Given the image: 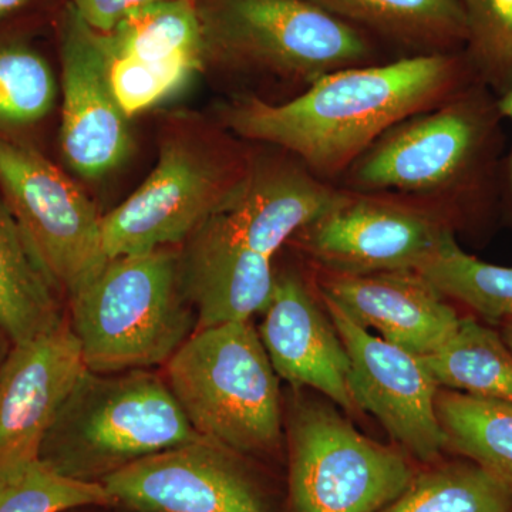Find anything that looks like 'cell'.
<instances>
[{
	"label": "cell",
	"instance_id": "cell-15",
	"mask_svg": "<svg viewBox=\"0 0 512 512\" xmlns=\"http://www.w3.org/2000/svg\"><path fill=\"white\" fill-rule=\"evenodd\" d=\"M318 272L320 295L380 338L426 357L456 332L460 316L446 296L417 271L373 274Z\"/></svg>",
	"mask_w": 512,
	"mask_h": 512
},
{
	"label": "cell",
	"instance_id": "cell-1",
	"mask_svg": "<svg viewBox=\"0 0 512 512\" xmlns=\"http://www.w3.org/2000/svg\"><path fill=\"white\" fill-rule=\"evenodd\" d=\"M476 82L464 52L413 55L336 70L282 103L242 97L222 121L235 136L281 148L335 184L390 128Z\"/></svg>",
	"mask_w": 512,
	"mask_h": 512
},
{
	"label": "cell",
	"instance_id": "cell-21",
	"mask_svg": "<svg viewBox=\"0 0 512 512\" xmlns=\"http://www.w3.org/2000/svg\"><path fill=\"white\" fill-rule=\"evenodd\" d=\"M114 53L147 63H181L201 69L204 37L195 0H163L128 15L104 33Z\"/></svg>",
	"mask_w": 512,
	"mask_h": 512
},
{
	"label": "cell",
	"instance_id": "cell-9",
	"mask_svg": "<svg viewBox=\"0 0 512 512\" xmlns=\"http://www.w3.org/2000/svg\"><path fill=\"white\" fill-rule=\"evenodd\" d=\"M0 194L50 281L72 298L109 262L101 217L83 191L40 151L0 137Z\"/></svg>",
	"mask_w": 512,
	"mask_h": 512
},
{
	"label": "cell",
	"instance_id": "cell-12",
	"mask_svg": "<svg viewBox=\"0 0 512 512\" xmlns=\"http://www.w3.org/2000/svg\"><path fill=\"white\" fill-rule=\"evenodd\" d=\"M241 454L201 436L134 461L100 481L138 512H268Z\"/></svg>",
	"mask_w": 512,
	"mask_h": 512
},
{
	"label": "cell",
	"instance_id": "cell-8",
	"mask_svg": "<svg viewBox=\"0 0 512 512\" xmlns=\"http://www.w3.org/2000/svg\"><path fill=\"white\" fill-rule=\"evenodd\" d=\"M457 229L456 220L431 202L339 187L326 210L292 239L316 268L373 274L417 271Z\"/></svg>",
	"mask_w": 512,
	"mask_h": 512
},
{
	"label": "cell",
	"instance_id": "cell-27",
	"mask_svg": "<svg viewBox=\"0 0 512 512\" xmlns=\"http://www.w3.org/2000/svg\"><path fill=\"white\" fill-rule=\"evenodd\" d=\"M467 18L464 47L478 82L495 96L512 87V0H461Z\"/></svg>",
	"mask_w": 512,
	"mask_h": 512
},
{
	"label": "cell",
	"instance_id": "cell-10",
	"mask_svg": "<svg viewBox=\"0 0 512 512\" xmlns=\"http://www.w3.org/2000/svg\"><path fill=\"white\" fill-rule=\"evenodd\" d=\"M414 476L402 451L356 430L325 404L299 407L291 424L295 512H377Z\"/></svg>",
	"mask_w": 512,
	"mask_h": 512
},
{
	"label": "cell",
	"instance_id": "cell-33",
	"mask_svg": "<svg viewBox=\"0 0 512 512\" xmlns=\"http://www.w3.org/2000/svg\"><path fill=\"white\" fill-rule=\"evenodd\" d=\"M0 336H5V333L2 332V329H0ZM6 338V336H5Z\"/></svg>",
	"mask_w": 512,
	"mask_h": 512
},
{
	"label": "cell",
	"instance_id": "cell-13",
	"mask_svg": "<svg viewBox=\"0 0 512 512\" xmlns=\"http://www.w3.org/2000/svg\"><path fill=\"white\" fill-rule=\"evenodd\" d=\"M62 121L60 151L70 170L97 180L120 167L133 148L128 117L109 83L103 33L87 26L67 3L60 18Z\"/></svg>",
	"mask_w": 512,
	"mask_h": 512
},
{
	"label": "cell",
	"instance_id": "cell-3",
	"mask_svg": "<svg viewBox=\"0 0 512 512\" xmlns=\"http://www.w3.org/2000/svg\"><path fill=\"white\" fill-rule=\"evenodd\" d=\"M69 301L70 326L94 373L165 365L197 329L180 254L170 248L109 259Z\"/></svg>",
	"mask_w": 512,
	"mask_h": 512
},
{
	"label": "cell",
	"instance_id": "cell-30",
	"mask_svg": "<svg viewBox=\"0 0 512 512\" xmlns=\"http://www.w3.org/2000/svg\"><path fill=\"white\" fill-rule=\"evenodd\" d=\"M497 103L503 119L512 121V87L498 97ZM501 214L512 225V148L507 158H504L501 174Z\"/></svg>",
	"mask_w": 512,
	"mask_h": 512
},
{
	"label": "cell",
	"instance_id": "cell-31",
	"mask_svg": "<svg viewBox=\"0 0 512 512\" xmlns=\"http://www.w3.org/2000/svg\"><path fill=\"white\" fill-rule=\"evenodd\" d=\"M32 0H0V20L15 15L16 12L26 8Z\"/></svg>",
	"mask_w": 512,
	"mask_h": 512
},
{
	"label": "cell",
	"instance_id": "cell-25",
	"mask_svg": "<svg viewBox=\"0 0 512 512\" xmlns=\"http://www.w3.org/2000/svg\"><path fill=\"white\" fill-rule=\"evenodd\" d=\"M59 96L46 57L19 37H0V137L15 138L45 120Z\"/></svg>",
	"mask_w": 512,
	"mask_h": 512
},
{
	"label": "cell",
	"instance_id": "cell-17",
	"mask_svg": "<svg viewBox=\"0 0 512 512\" xmlns=\"http://www.w3.org/2000/svg\"><path fill=\"white\" fill-rule=\"evenodd\" d=\"M184 242L180 278L197 318L195 330L247 322L265 312L275 285L272 258L232 237L212 215Z\"/></svg>",
	"mask_w": 512,
	"mask_h": 512
},
{
	"label": "cell",
	"instance_id": "cell-2",
	"mask_svg": "<svg viewBox=\"0 0 512 512\" xmlns=\"http://www.w3.org/2000/svg\"><path fill=\"white\" fill-rule=\"evenodd\" d=\"M497 100L484 84H471L390 128L336 185L431 202L458 229L485 224L501 211L504 119Z\"/></svg>",
	"mask_w": 512,
	"mask_h": 512
},
{
	"label": "cell",
	"instance_id": "cell-32",
	"mask_svg": "<svg viewBox=\"0 0 512 512\" xmlns=\"http://www.w3.org/2000/svg\"><path fill=\"white\" fill-rule=\"evenodd\" d=\"M501 336L504 342L507 343L508 348L512 350V320H504L501 322Z\"/></svg>",
	"mask_w": 512,
	"mask_h": 512
},
{
	"label": "cell",
	"instance_id": "cell-4",
	"mask_svg": "<svg viewBox=\"0 0 512 512\" xmlns=\"http://www.w3.org/2000/svg\"><path fill=\"white\" fill-rule=\"evenodd\" d=\"M165 380L146 370L89 369L47 431L39 458L63 476L97 481L200 439Z\"/></svg>",
	"mask_w": 512,
	"mask_h": 512
},
{
	"label": "cell",
	"instance_id": "cell-20",
	"mask_svg": "<svg viewBox=\"0 0 512 512\" xmlns=\"http://www.w3.org/2000/svg\"><path fill=\"white\" fill-rule=\"evenodd\" d=\"M423 359L440 389L512 404V350L476 319H461L454 335Z\"/></svg>",
	"mask_w": 512,
	"mask_h": 512
},
{
	"label": "cell",
	"instance_id": "cell-5",
	"mask_svg": "<svg viewBox=\"0 0 512 512\" xmlns=\"http://www.w3.org/2000/svg\"><path fill=\"white\" fill-rule=\"evenodd\" d=\"M165 383L201 436L239 454L281 440L278 375L252 323L198 329L165 363Z\"/></svg>",
	"mask_w": 512,
	"mask_h": 512
},
{
	"label": "cell",
	"instance_id": "cell-7",
	"mask_svg": "<svg viewBox=\"0 0 512 512\" xmlns=\"http://www.w3.org/2000/svg\"><path fill=\"white\" fill-rule=\"evenodd\" d=\"M254 154L222 136H170L154 170L123 204L101 217L107 258L184 242L247 180Z\"/></svg>",
	"mask_w": 512,
	"mask_h": 512
},
{
	"label": "cell",
	"instance_id": "cell-23",
	"mask_svg": "<svg viewBox=\"0 0 512 512\" xmlns=\"http://www.w3.org/2000/svg\"><path fill=\"white\" fill-rule=\"evenodd\" d=\"M377 512H512V490L466 458L413 476L403 493Z\"/></svg>",
	"mask_w": 512,
	"mask_h": 512
},
{
	"label": "cell",
	"instance_id": "cell-22",
	"mask_svg": "<svg viewBox=\"0 0 512 512\" xmlns=\"http://www.w3.org/2000/svg\"><path fill=\"white\" fill-rule=\"evenodd\" d=\"M436 412L447 448L484 467L512 490V404L440 389Z\"/></svg>",
	"mask_w": 512,
	"mask_h": 512
},
{
	"label": "cell",
	"instance_id": "cell-18",
	"mask_svg": "<svg viewBox=\"0 0 512 512\" xmlns=\"http://www.w3.org/2000/svg\"><path fill=\"white\" fill-rule=\"evenodd\" d=\"M343 22L387 37L416 55L464 52L461 0H311Z\"/></svg>",
	"mask_w": 512,
	"mask_h": 512
},
{
	"label": "cell",
	"instance_id": "cell-28",
	"mask_svg": "<svg viewBox=\"0 0 512 512\" xmlns=\"http://www.w3.org/2000/svg\"><path fill=\"white\" fill-rule=\"evenodd\" d=\"M104 43L109 56L107 73L111 92L128 119L173 96L200 70L190 64L141 62L114 53L106 35Z\"/></svg>",
	"mask_w": 512,
	"mask_h": 512
},
{
	"label": "cell",
	"instance_id": "cell-14",
	"mask_svg": "<svg viewBox=\"0 0 512 512\" xmlns=\"http://www.w3.org/2000/svg\"><path fill=\"white\" fill-rule=\"evenodd\" d=\"M87 367L69 322L10 345L0 362V468L39 458L57 414Z\"/></svg>",
	"mask_w": 512,
	"mask_h": 512
},
{
	"label": "cell",
	"instance_id": "cell-11",
	"mask_svg": "<svg viewBox=\"0 0 512 512\" xmlns=\"http://www.w3.org/2000/svg\"><path fill=\"white\" fill-rule=\"evenodd\" d=\"M350 359L349 389L356 409L375 416L387 433L424 463L447 448L436 412L440 386L421 356L363 328L320 296Z\"/></svg>",
	"mask_w": 512,
	"mask_h": 512
},
{
	"label": "cell",
	"instance_id": "cell-24",
	"mask_svg": "<svg viewBox=\"0 0 512 512\" xmlns=\"http://www.w3.org/2000/svg\"><path fill=\"white\" fill-rule=\"evenodd\" d=\"M417 272L446 298L477 315L500 322L512 320V266L490 264L467 254L456 234H448Z\"/></svg>",
	"mask_w": 512,
	"mask_h": 512
},
{
	"label": "cell",
	"instance_id": "cell-6",
	"mask_svg": "<svg viewBox=\"0 0 512 512\" xmlns=\"http://www.w3.org/2000/svg\"><path fill=\"white\" fill-rule=\"evenodd\" d=\"M205 57L308 89L326 74L376 62L363 30L311 0H195Z\"/></svg>",
	"mask_w": 512,
	"mask_h": 512
},
{
	"label": "cell",
	"instance_id": "cell-26",
	"mask_svg": "<svg viewBox=\"0 0 512 512\" xmlns=\"http://www.w3.org/2000/svg\"><path fill=\"white\" fill-rule=\"evenodd\" d=\"M116 504L97 481L63 476L40 458L0 468V512H63Z\"/></svg>",
	"mask_w": 512,
	"mask_h": 512
},
{
	"label": "cell",
	"instance_id": "cell-16",
	"mask_svg": "<svg viewBox=\"0 0 512 512\" xmlns=\"http://www.w3.org/2000/svg\"><path fill=\"white\" fill-rule=\"evenodd\" d=\"M258 333L278 377L296 387H312L348 412L356 409L348 352L301 274L275 272Z\"/></svg>",
	"mask_w": 512,
	"mask_h": 512
},
{
	"label": "cell",
	"instance_id": "cell-29",
	"mask_svg": "<svg viewBox=\"0 0 512 512\" xmlns=\"http://www.w3.org/2000/svg\"><path fill=\"white\" fill-rule=\"evenodd\" d=\"M163 0H72L70 6L93 30L111 33L131 13Z\"/></svg>",
	"mask_w": 512,
	"mask_h": 512
},
{
	"label": "cell",
	"instance_id": "cell-19",
	"mask_svg": "<svg viewBox=\"0 0 512 512\" xmlns=\"http://www.w3.org/2000/svg\"><path fill=\"white\" fill-rule=\"evenodd\" d=\"M55 289L0 194V329L10 345L62 325Z\"/></svg>",
	"mask_w": 512,
	"mask_h": 512
}]
</instances>
